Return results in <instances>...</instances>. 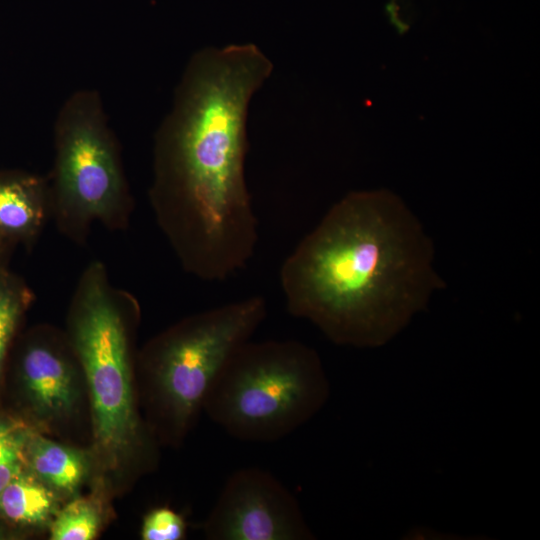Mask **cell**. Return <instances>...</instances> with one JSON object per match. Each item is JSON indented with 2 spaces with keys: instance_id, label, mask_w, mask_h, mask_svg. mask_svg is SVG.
I'll return each instance as SVG.
<instances>
[{
  "instance_id": "obj_9",
  "label": "cell",
  "mask_w": 540,
  "mask_h": 540,
  "mask_svg": "<svg viewBox=\"0 0 540 540\" xmlns=\"http://www.w3.org/2000/svg\"><path fill=\"white\" fill-rule=\"evenodd\" d=\"M50 215L49 184L23 171L0 172V239L31 244Z\"/></svg>"
},
{
  "instance_id": "obj_10",
  "label": "cell",
  "mask_w": 540,
  "mask_h": 540,
  "mask_svg": "<svg viewBox=\"0 0 540 540\" xmlns=\"http://www.w3.org/2000/svg\"><path fill=\"white\" fill-rule=\"evenodd\" d=\"M24 454L36 478L61 492H74L86 472L79 451L38 434H27Z\"/></svg>"
},
{
  "instance_id": "obj_13",
  "label": "cell",
  "mask_w": 540,
  "mask_h": 540,
  "mask_svg": "<svg viewBox=\"0 0 540 540\" xmlns=\"http://www.w3.org/2000/svg\"><path fill=\"white\" fill-rule=\"evenodd\" d=\"M100 510L91 500L74 499L63 507L51 524L52 540H90L100 527Z\"/></svg>"
},
{
  "instance_id": "obj_8",
  "label": "cell",
  "mask_w": 540,
  "mask_h": 540,
  "mask_svg": "<svg viewBox=\"0 0 540 540\" xmlns=\"http://www.w3.org/2000/svg\"><path fill=\"white\" fill-rule=\"evenodd\" d=\"M21 379L38 417L68 415L79 399L76 369L64 349L48 338L28 344L20 361Z\"/></svg>"
},
{
  "instance_id": "obj_2",
  "label": "cell",
  "mask_w": 540,
  "mask_h": 540,
  "mask_svg": "<svg viewBox=\"0 0 540 540\" xmlns=\"http://www.w3.org/2000/svg\"><path fill=\"white\" fill-rule=\"evenodd\" d=\"M417 217L388 190L353 191L283 262L288 312L338 345L377 347L442 287Z\"/></svg>"
},
{
  "instance_id": "obj_14",
  "label": "cell",
  "mask_w": 540,
  "mask_h": 540,
  "mask_svg": "<svg viewBox=\"0 0 540 540\" xmlns=\"http://www.w3.org/2000/svg\"><path fill=\"white\" fill-rule=\"evenodd\" d=\"M27 434L0 422V493L22 471Z\"/></svg>"
},
{
  "instance_id": "obj_5",
  "label": "cell",
  "mask_w": 540,
  "mask_h": 540,
  "mask_svg": "<svg viewBox=\"0 0 540 540\" xmlns=\"http://www.w3.org/2000/svg\"><path fill=\"white\" fill-rule=\"evenodd\" d=\"M251 296L192 315L156 337L143 355L146 393L160 434L179 442L203 410L208 390L230 356L266 317Z\"/></svg>"
},
{
  "instance_id": "obj_7",
  "label": "cell",
  "mask_w": 540,
  "mask_h": 540,
  "mask_svg": "<svg viewBox=\"0 0 540 540\" xmlns=\"http://www.w3.org/2000/svg\"><path fill=\"white\" fill-rule=\"evenodd\" d=\"M211 540H309L294 495L271 473L239 469L226 481L204 526Z\"/></svg>"
},
{
  "instance_id": "obj_3",
  "label": "cell",
  "mask_w": 540,
  "mask_h": 540,
  "mask_svg": "<svg viewBox=\"0 0 540 540\" xmlns=\"http://www.w3.org/2000/svg\"><path fill=\"white\" fill-rule=\"evenodd\" d=\"M329 393L314 349L296 340H250L219 371L203 410L237 439L273 442L308 422Z\"/></svg>"
},
{
  "instance_id": "obj_12",
  "label": "cell",
  "mask_w": 540,
  "mask_h": 540,
  "mask_svg": "<svg viewBox=\"0 0 540 540\" xmlns=\"http://www.w3.org/2000/svg\"><path fill=\"white\" fill-rule=\"evenodd\" d=\"M33 300L29 287L17 276L0 270V370L17 325Z\"/></svg>"
},
{
  "instance_id": "obj_15",
  "label": "cell",
  "mask_w": 540,
  "mask_h": 540,
  "mask_svg": "<svg viewBox=\"0 0 540 540\" xmlns=\"http://www.w3.org/2000/svg\"><path fill=\"white\" fill-rule=\"evenodd\" d=\"M186 533L182 515L169 507H157L144 517L141 537L144 540H180Z\"/></svg>"
},
{
  "instance_id": "obj_11",
  "label": "cell",
  "mask_w": 540,
  "mask_h": 540,
  "mask_svg": "<svg viewBox=\"0 0 540 540\" xmlns=\"http://www.w3.org/2000/svg\"><path fill=\"white\" fill-rule=\"evenodd\" d=\"M56 510V498L42 481L20 471L0 493V514L26 525H40Z\"/></svg>"
},
{
  "instance_id": "obj_16",
  "label": "cell",
  "mask_w": 540,
  "mask_h": 540,
  "mask_svg": "<svg viewBox=\"0 0 540 540\" xmlns=\"http://www.w3.org/2000/svg\"><path fill=\"white\" fill-rule=\"evenodd\" d=\"M8 245H10V243L0 239V270L3 268L2 262H3V258L5 256L6 248Z\"/></svg>"
},
{
  "instance_id": "obj_1",
  "label": "cell",
  "mask_w": 540,
  "mask_h": 540,
  "mask_svg": "<svg viewBox=\"0 0 540 540\" xmlns=\"http://www.w3.org/2000/svg\"><path fill=\"white\" fill-rule=\"evenodd\" d=\"M272 70L252 43L196 52L156 133L152 209L184 270L199 279L225 280L254 254L247 115Z\"/></svg>"
},
{
  "instance_id": "obj_6",
  "label": "cell",
  "mask_w": 540,
  "mask_h": 540,
  "mask_svg": "<svg viewBox=\"0 0 540 540\" xmlns=\"http://www.w3.org/2000/svg\"><path fill=\"white\" fill-rule=\"evenodd\" d=\"M50 215L61 233L84 243L91 226L122 230L132 211L119 148L96 91L74 92L54 127Z\"/></svg>"
},
{
  "instance_id": "obj_4",
  "label": "cell",
  "mask_w": 540,
  "mask_h": 540,
  "mask_svg": "<svg viewBox=\"0 0 540 540\" xmlns=\"http://www.w3.org/2000/svg\"><path fill=\"white\" fill-rule=\"evenodd\" d=\"M137 312L136 301L112 287L100 261L85 268L70 306L69 338L90 394L94 441L109 466L144 446L128 329Z\"/></svg>"
}]
</instances>
